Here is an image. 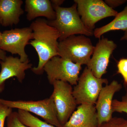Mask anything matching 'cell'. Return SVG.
<instances>
[{
  "mask_svg": "<svg viewBox=\"0 0 127 127\" xmlns=\"http://www.w3.org/2000/svg\"><path fill=\"white\" fill-rule=\"evenodd\" d=\"M32 32V39L29 44L37 53L39 63L37 67L31 68L37 75L44 72L45 64L53 57L59 56V32L55 28L48 25V20L38 18L32 22L30 26Z\"/></svg>",
  "mask_w": 127,
  "mask_h": 127,
  "instance_id": "1",
  "label": "cell"
},
{
  "mask_svg": "<svg viewBox=\"0 0 127 127\" xmlns=\"http://www.w3.org/2000/svg\"><path fill=\"white\" fill-rule=\"evenodd\" d=\"M56 13L55 20L48 21V25L59 32V42L73 35L93 36L94 31L87 28L83 23L78 13L77 5L75 3L70 7H53Z\"/></svg>",
  "mask_w": 127,
  "mask_h": 127,
  "instance_id": "2",
  "label": "cell"
},
{
  "mask_svg": "<svg viewBox=\"0 0 127 127\" xmlns=\"http://www.w3.org/2000/svg\"><path fill=\"white\" fill-rule=\"evenodd\" d=\"M94 48L89 37L84 35H73L59 42L58 54L59 56L74 63L87 65Z\"/></svg>",
  "mask_w": 127,
  "mask_h": 127,
  "instance_id": "3",
  "label": "cell"
},
{
  "mask_svg": "<svg viewBox=\"0 0 127 127\" xmlns=\"http://www.w3.org/2000/svg\"><path fill=\"white\" fill-rule=\"evenodd\" d=\"M104 84H108L107 79L96 77L86 67L77 84L73 88V95L77 104L95 105Z\"/></svg>",
  "mask_w": 127,
  "mask_h": 127,
  "instance_id": "4",
  "label": "cell"
},
{
  "mask_svg": "<svg viewBox=\"0 0 127 127\" xmlns=\"http://www.w3.org/2000/svg\"><path fill=\"white\" fill-rule=\"evenodd\" d=\"M1 103L11 108H17L40 116L46 122L57 127H62L58 117L56 106L51 96L38 101H12L0 98Z\"/></svg>",
  "mask_w": 127,
  "mask_h": 127,
  "instance_id": "5",
  "label": "cell"
},
{
  "mask_svg": "<svg viewBox=\"0 0 127 127\" xmlns=\"http://www.w3.org/2000/svg\"><path fill=\"white\" fill-rule=\"evenodd\" d=\"M81 66L57 56L53 57L46 63L43 70L52 85L55 81H61L68 83L71 86H76L79 79Z\"/></svg>",
  "mask_w": 127,
  "mask_h": 127,
  "instance_id": "6",
  "label": "cell"
},
{
  "mask_svg": "<svg viewBox=\"0 0 127 127\" xmlns=\"http://www.w3.org/2000/svg\"><path fill=\"white\" fill-rule=\"evenodd\" d=\"M81 20L84 26L94 31L95 24L109 17L116 16L118 12L108 6L102 0H74Z\"/></svg>",
  "mask_w": 127,
  "mask_h": 127,
  "instance_id": "7",
  "label": "cell"
},
{
  "mask_svg": "<svg viewBox=\"0 0 127 127\" xmlns=\"http://www.w3.org/2000/svg\"><path fill=\"white\" fill-rule=\"evenodd\" d=\"M52 85L53 91L51 96L55 103L58 120L63 126L68 121L77 104L73 95L71 84L66 82L56 81Z\"/></svg>",
  "mask_w": 127,
  "mask_h": 127,
  "instance_id": "8",
  "label": "cell"
},
{
  "mask_svg": "<svg viewBox=\"0 0 127 127\" xmlns=\"http://www.w3.org/2000/svg\"><path fill=\"white\" fill-rule=\"evenodd\" d=\"M32 39V32L30 27L6 30L2 33L0 49L12 55L17 54L22 61L27 62L29 60L25 47Z\"/></svg>",
  "mask_w": 127,
  "mask_h": 127,
  "instance_id": "9",
  "label": "cell"
},
{
  "mask_svg": "<svg viewBox=\"0 0 127 127\" xmlns=\"http://www.w3.org/2000/svg\"><path fill=\"white\" fill-rule=\"evenodd\" d=\"M117 47V44L113 41L103 37L99 39L95 46L92 57L87 65L96 77L102 78L107 72L110 57Z\"/></svg>",
  "mask_w": 127,
  "mask_h": 127,
  "instance_id": "10",
  "label": "cell"
},
{
  "mask_svg": "<svg viewBox=\"0 0 127 127\" xmlns=\"http://www.w3.org/2000/svg\"><path fill=\"white\" fill-rule=\"evenodd\" d=\"M122 88L121 84L113 80L102 88L95 106L97 113L98 127L113 117L112 103L113 96Z\"/></svg>",
  "mask_w": 127,
  "mask_h": 127,
  "instance_id": "11",
  "label": "cell"
},
{
  "mask_svg": "<svg viewBox=\"0 0 127 127\" xmlns=\"http://www.w3.org/2000/svg\"><path fill=\"white\" fill-rule=\"evenodd\" d=\"M30 61L22 62L20 58L12 56L6 57L4 61L0 60L1 70L0 72V93L4 88L5 83L7 79L16 77L20 82L25 79V71L32 68Z\"/></svg>",
  "mask_w": 127,
  "mask_h": 127,
  "instance_id": "12",
  "label": "cell"
},
{
  "mask_svg": "<svg viewBox=\"0 0 127 127\" xmlns=\"http://www.w3.org/2000/svg\"><path fill=\"white\" fill-rule=\"evenodd\" d=\"M62 127H98L95 105L80 104Z\"/></svg>",
  "mask_w": 127,
  "mask_h": 127,
  "instance_id": "13",
  "label": "cell"
},
{
  "mask_svg": "<svg viewBox=\"0 0 127 127\" xmlns=\"http://www.w3.org/2000/svg\"><path fill=\"white\" fill-rule=\"evenodd\" d=\"M22 0H0V24L5 27L17 25L24 14Z\"/></svg>",
  "mask_w": 127,
  "mask_h": 127,
  "instance_id": "14",
  "label": "cell"
},
{
  "mask_svg": "<svg viewBox=\"0 0 127 127\" xmlns=\"http://www.w3.org/2000/svg\"><path fill=\"white\" fill-rule=\"evenodd\" d=\"M25 11L27 12L28 20L32 21L35 18L42 17L48 21L55 20L56 13L49 0H26Z\"/></svg>",
  "mask_w": 127,
  "mask_h": 127,
  "instance_id": "15",
  "label": "cell"
},
{
  "mask_svg": "<svg viewBox=\"0 0 127 127\" xmlns=\"http://www.w3.org/2000/svg\"><path fill=\"white\" fill-rule=\"evenodd\" d=\"M127 30V5L123 11L115 16L113 20L105 26L96 28L94 31V36L100 39L103 34L112 31Z\"/></svg>",
  "mask_w": 127,
  "mask_h": 127,
  "instance_id": "16",
  "label": "cell"
},
{
  "mask_svg": "<svg viewBox=\"0 0 127 127\" xmlns=\"http://www.w3.org/2000/svg\"><path fill=\"white\" fill-rule=\"evenodd\" d=\"M18 118L24 125L29 127H57L43 122L27 111L18 109Z\"/></svg>",
  "mask_w": 127,
  "mask_h": 127,
  "instance_id": "17",
  "label": "cell"
},
{
  "mask_svg": "<svg viewBox=\"0 0 127 127\" xmlns=\"http://www.w3.org/2000/svg\"><path fill=\"white\" fill-rule=\"evenodd\" d=\"M112 108L113 112H124L127 114V93L123 96L121 100H113Z\"/></svg>",
  "mask_w": 127,
  "mask_h": 127,
  "instance_id": "18",
  "label": "cell"
},
{
  "mask_svg": "<svg viewBox=\"0 0 127 127\" xmlns=\"http://www.w3.org/2000/svg\"><path fill=\"white\" fill-rule=\"evenodd\" d=\"M98 127H127V119L121 117H112Z\"/></svg>",
  "mask_w": 127,
  "mask_h": 127,
  "instance_id": "19",
  "label": "cell"
},
{
  "mask_svg": "<svg viewBox=\"0 0 127 127\" xmlns=\"http://www.w3.org/2000/svg\"><path fill=\"white\" fill-rule=\"evenodd\" d=\"M7 127H29L23 124L18 118L17 112H12L7 118Z\"/></svg>",
  "mask_w": 127,
  "mask_h": 127,
  "instance_id": "20",
  "label": "cell"
},
{
  "mask_svg": "<svg viewBox=\"0 0 127 127\" xmlns=\"http://www.w3.org/2000/svg\"><path fill=\"white\" fill-rule=\"evenodd\" d=\"M118 73L122 76L124 84L127 86V59H120L117 64Z\"/></svg>",
  "mask_w": 127,
  "mask_h": 127,
  "instance_id": "21",
  "label": "cell"
},
{
  "mask_svg": "<svg viewBox=\"0 0 127 127\" xmlns=\"http://www.w3.org/2000/svg\"><path fill=\"white\" fill-rule=\"evenodd\" d=\"M12 108L0 103V127H4L5 120L12 112Z\"/></svg>",
  "mask_w": 127,
  "mask_h": 127,
  "instance_id": "22",
  "label": "cell"
},
{
  "mask_svg": "<svg viewBox=\"0 0 127 127\" xmlns=\"http://www.w3.org/2000/svg\"><path fill=\"white\" fill-rule=\"evenodd\" d=\"M127 0H105L104 2L108 6L113 9L127 2Z\"/></svg>",
  "mask_w": 127,
  "mask_h": 127,
  "instance_id": "23",
  "label": "cell"
},
{
  "mask_svg": "<svg viewBox=\"0 0 127 127\" xmlns=\"http://www.w3.org/2000/svg\"><path fill=\"white\" fill-rule=\"evenodd\" d=\"M51 2L52 5L53 7L61 6L63 2L65 1L64 0H51Z\"/></svg>",
  "mask_w": 127,
  "mask_h": 127,
  "instance_id": "24",
  "label": "cell"
},
{
  "mask_svg": "<svg viewBox=\"0 0 127 127\" xmlns=\"http://www.w3.org/2000/svg\"><path fill=\"white\" fill-rule=\"evenodd\" d=\"M6 57V52L0 49V60L4 61Z\"/></svg>",
  "mask_w": 127,
  "mask_h": 127,
  "instance_id": "25",
  "label": "cell"
},
{
  "mask_svg": "<svg viewBox=\"0 0 127 127\" xmlns=\"http://www.w3.org/2000/svg\"><path fill=\"white\" fill-rule=\"evenodd\" d=\"M120 40L127 41V30L124 32V35L121 37V39H120Z\"/></svg>",
  "mask_w": 127,
  "mask_h": 127,
  "instance_id": "26",
  "label": "cell"
},
{
  "mask_svg": "<svg viewBox=\"0 0 127 127\" xmlns=\"http://www.w3.org/2000/svg\"><path fill=\"white\" fill-rule=\"evenodd\" d=\"M1 37H2V33L0 32V44L1 41Z\"/></svg>",
  "mask_w": 127,
  "mask_h": 127,
  "instance_id": "27",
  "label": "cell"
}]
</instances>
